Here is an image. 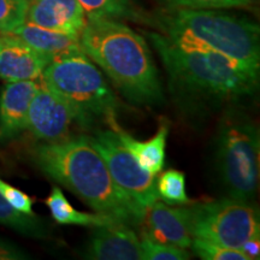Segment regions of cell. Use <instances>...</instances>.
<instances>
[{"label": "cell", "instance_id": "obj_1", "mask_svg": "<svg viewBox=\"0 0 260 260\" xmlns=\"http://www.w3.org/2000/svg\"><path fill=\"white\" fill-rule=\"evenodd\" d=\"M169 77V88L178 109L200 119L248 99L259 79L209 48L182 46L160 32H147Z\"/></svg>", "mask_w": 260, "mask_h": 260}, {"label": "cell", "instance_id": "obj_2", "mask_svg": "<svg viewBox=\"0 0 260 260\" xmlns=\"http://www.w3.org/2000/svg\"><path fill=\"white\" fill-rule=\"evenodd\" d=\"M32 158L47 177L69 189L95 213L129 226H141L146 210L116 186L88 136H68L39 145Z\"/></svg>", "mask_w": 260, "mask_h": 260}, {"label": "cell", "instance_id": "obj_3", "mask_svg": "<svg viewBox=\"0 0 260 260\" xmlns=\"http://www.w3.org/2000/svg\"><path fill=\"white\" fill-rule=\"evenodd\" d=\"M80 44L117 90L136 105L164 102L160 79L147 42L128 25L107 18H87Z\"/></svg>", "mask_w": 260, "mask_h": 260}, {"label": "cell", "instance_id": "obj_4", "mask_svg": "<svg viewBox=\"0 0 260 260\" xmlns=\"http://www.w3.org/2000/svg\"><path fill=\"white\" fill-rule=\"evenodd\" d=\"M158 25L176 44L218 52L259 79L260 28L251 19L213 9L175 8L159 16Z\"/></svg>", "mask_w": 260, "mask_h": 260}, {"label": "cell", "instance_id": "obj_5", "mask_svg": "<svg viewBox=\"0 0 260 260\" xmlns=\"http://www.w3.org/2000/svg\"><path fill=\"white\" fill-rule=\"evenodd\" d=\"M41 77L42 83L68 104L81 128L109 124L115 129L118 125V99L83 52L51 61Z\"/></svg>", "mask_w": 260, "mask_h": 260}, {"label": "cell", "instance_id": "obj_6", "mask_svg": "<svg viewBox=\"0 0 260 260\" xmlns=\"http://www.w3.org/2000/svg\"><path fill=\"white\" fill-rule=\"evenodd\" d=\"M220 184L232 199L254 204L259 186V129L245 112L228 109L214 139Z\"/></svg>", "mask_w": 260, "mask_h": 260}, {"label": "cell", "instance_id": "obj_7", "mask_svg": "<svg viewBox=\"0 0 260 260\" xmlns=\"http://www.w3.org/2000/svg\"><path fill=\"white\" fill-rule=\"evenodd\" d=\"M189 207L193 237L240 249L247 240L260 234L259 211L254 204L226 198Z\"/></svg>", "mask_w": 260, "mask_h": 260}, {"label": "cell", "instance_id": "obj_8", "mask_svg": "<svg viewBox=\"0 0 260 260\" xmlns=\"http://www.w3.org/2000/svg\"><path fill=\"white\" fill-rule=\"evenodd\" d=\"M88 139L102 155L112 181L119 189L145 210L158 200L155 176L136 161L119 141L115 130H98Z\"/></svg>", "mask_w": 260, "mask_h": 260}, {"label": "cell", "instance_id": "obj_9", "mask_svg": "<svg viewBox=\"0 0 260 260\" xmlns=\"http://www.w3.org/2000/svg\"><path fill=\"white\" fill-rule=\"evenodd\" d=\"M74 116L70 107L59 95L44 83L29 106L25 129L34 138L46 142H58L69 136Z\"/></svg>", "mask_w": 260, "mask_h": 260}, {"label": "cell", "instance_id": "obj_10", "mask_svg": "<svg viewBox=\"0 0 260 260\" xmlns=\"http://www.w3.org/2000/svg\"><path fill=\"white\" fill-rule=\"evenodd\" d=\"M141 225L142 235L153 241L184 249L191 245L190 207H172L157 200L146 209Z\"/></svg>", "mask_w": 260, "mask_h": 260}, {"label": "cell", "instance_id": "obj_11", "mask_svg": "<svg viewBox=\"0 0 260 260\" xmlns=\"http://www.w3.org/2000/svg\"><path fill=\"white\" fill-rule=\"evenodd\" d=\"M51 60L14 32H0V79L6 82L40 79Z\"/></svg>", "mask_w": 260, "mask_h": 260}, {"label": "cell", "instance_id": "obj_12", "mask_svg": "<svg viewBox=\"0 0 260 260\" xmlns=\"http://www.w3.org/2000/svg\"><path fill=\"white\" fill-rule=\"evenodd\" d=\"M82 256L90 260H142L141 243L126 224L96 226L90 234Z\"/></svg>", "mask_w": 260, "mask_h": 260}, {"label": "cell", "instance_id": "obj_13", "mask_svg": "<svg viewBox=\"0 0 260 260\" xmlns=\"http://www.w3.org/2000/svg\"><path fill=\"white\" fill-rule=\"evenodd\" d=\"M25 21L80 38L87 23V15L77 0H30Z\"/></svg>", "mask_w": 260, "mask_h": 260}, {"label": "cell", "instance_id": "obj_14", "mask_svg": "<svg viewBox=\"0 0 260 260\" xmlns=\"http://www.w3.org/2000/svg\"><path fill=\"white\" fill-rule=\"evenodd\" d=\"M40 84L35 81L6 82L0 94V140L6 141L25 130L30 103Z\"/></svg>", "mask_w": 260, "mask_h": 260}, {"label": "cell", "instance_id": "obj_15", "mask_svg": "<svg viewBox=\"0 0 260 260\" xmlns=\"http://www.w3.org/2000/svg\"><path fill=\"white\" fill-rule=\"evenodd\" d=\"M12 32L51 61L83 52L80 38L39 27L27 21L18 25Z\"/></svg>", "mask_w": 260, "mask_h": 260}, {"label": "cell", "instance_id": "obj_16", "mask_svg": "<svg viewBox=\"0 0 260 260\" xmlns=\"http://www.w3.org/2000/svg\"><path fill=\"white\" fill-rule=\"evenodd\" d=\"M113 130L118 135V139L122 142V145L132 153L133 157L136 159V161L145 170L157 176L164 168L165 148H167V140L169 135V123L167 121L161 122L155 135L153 138L148 139L147 141H139V140L133 138L132 135H129L128 133L123 132L118 125Z\"/></svg>", "mask_w": 260, "mask_h": 260}, {"label": "cell", "instance_id": "obj_17", "mask_svg": "<svg viewBox=\"0 0 260 260\" xmlns=\"http://www.w3.org/2000/svg\"><path fill=\"white\" fill-rule=\"evenodd\" d=\"M45 204L50 210L52 218L57 223L64 225H83V226H106L121 223L111 217L103 216L99 213L81 212L73 207L59 187L52 188L50 195L45 200Z\"/></svg>", "mask_w": 260, "mask_h": 260}, {"label": "cell", "instance_id": "obj_18", "mask_svg": "<svg viewBox=\"0 0 260 260\" xmlns=\"http://www.w3.org/2000/svg\"><path fill=\"white\" fill-rule=\"evenodd\" d=\"M0 224L15 230L22 235L34 239H46L48 229L46 224L37 216H28L19 212L0 195Z\"/></svg>", "mask_w": 260, "mask_h": 260}, {"label": "cell", "instance_id": "obj_19", "mask_svg": "<svg viewBox=\"0 0 260 260\" xmlns=\"http://www.w3.org/2000/svg\"><path fill=\"white\" fill-rule=\"evenodd\" d=\"M86 12L87 18L132 19L139 21L141 15L132 0H77Z\"/></svg>", "mask_w": 260, "mask_h": 260}, {"label": "cell", "instance_id": "obj_20", "mask_svg": "<svg viewBox=\"0 0 260 260\" xmlns=\"http://www.w3.org/2000/svg\"><path fill=\"white\" fill-rule=\"evenodd\" d=\"M158 198L168 205H184L189 203L186 191V176L182 171L167 170L157 180Z\"/></svg>", "mask_w": 260, "mask_h": 260}, {"label": "cell", "instance_id": "obj_21", "mask_svg": "<svg viewBox=\"0 0 260 260\" xmlns=\"http://www.w3.org/2000/svg\"><path fill=\"white\" fill-rule=\"evenodd\" d=\"M190 248L204 260H248L240 249L230 248L200 237H193Z\"/></svg>", "mask_w": 260, "mask_h": 260}, {"label": "cell", "instance_id": "obj_22", "mask_svg": "<svg viewBox=\"0 0 260 260\" xmlns=\"http://www.w3.org/2000/svg\"><path fill=\"white\" fill-rule=\"evenodd\" d=\"M140 243H141L142 260H188L191 258L190 253H188L184 248L164 245L144 235L140 239Z\"/></svg>", "mask_w": 260, "mask_h": 260}, {"label": "cell", "instance_id": "obj_23", "mask_svg": "<svg viewBox=\"0 0 260 260\" xmlns=\"http://www.w3.org/2000/svg\"><path fill=\"white\" fill-rule=\"evenodd\" d=\"M27 6L23 0H0V32H12L23 23Z\"/></svg>", "mask_w": 260, "mask_h": 260}, {"label": "cell", "instance_id": "obj_24", "mask_svg": "<svg viewBox=\"0 0 260 260\" xmlns=\"http://www.w3.org/2000/svg\"><path fill=\"white\" fill-rule=\"evenodd\" d=\"M172 8L183 9H236L246 8L254 0H162Z\"/></svg>", "mask_w": 260, "mask_h": 260}, {"label": "cell", "instance_id": "obj_25", "mask_svg": "<svg viewBox=\"0 0 260 260\" xmlns=\"http://www.w3.org/2000/svg\"><path fill=\"white\" fill-rule=\"evenodd\" d=\"M0 195L19 212L28 214V216H35L34 211H32L31 198L24 191L19 190L18 188L9 184L3 178H0Z\"/></svg>", "mask_w": 260, "mask_h": 260}, {"label": "cell", "instance_id": "obj_26", "mask_svg": "<svg viewBox=\"0 0 260 260\" xmlns=\"http://www.w3.org/2000/svg\"><path fill=\"white\" fill-rule=\"evenodd\" d=\"M29 259L27 253L14 242L0 237V260H24Z\"/></svg>", "mask_w": 260, "mask_h": 260}, {"label": "cell", "instance_id": "obj_27", "mask_svg": "<svg viewBox=\"0 0 260 260\" xmlns=\"http://www.w3.org/2000/svg\"><path fill=\"white\" fill-rule=\"evenodd\" d=\"M243 254L247 256L248 260H255L260 258V234L259 235L252 236L243 243L240 248Z\"/></svg>", "mask_w": 260, "mask_h": 260}, {"label": "cell", "instance_id": "obj_28", "mask_svg": "<svg viewBox=\"0 0 260 260\" xmlns=\"http://www.w3.org/2000/svg\"><path fill=\"white\" fill-rule=\"evenodd\" d=\"M23 2L25 3V4H27V5H28V3H29V2H30V0H23Z\"/></svg>", "mask_w": 260, "mask_h": 260}]
</instances>
